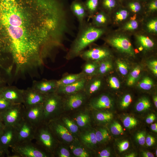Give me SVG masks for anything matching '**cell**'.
<instances>
[{
  "label": "cell",
  "mask_w": 157,
  "mask_h": 157,
  "mask_svg": "<svg viewBox=\"0 0 157 157\" xmlns=\"http://www.w3.org/2000/svg\"><path fill=\"white\" fill-rule=\"evenodd\" d=\"M15 0H0V44L15 62L24 63L40 53L47 40L42 9L35 15Z\"/></svg>",
  "instance_id": "cell-1"
},
{
  "label": "cell",
  "mask_w": 157,
  "mask_h": 157,
  "mask_svg": "<svg viewBox=\"0 0 157 157\" xmlns=\"http://www.w3.org/2000/svg\"><path fill=\"white\" fill-rule=\"evenodd\" d=\"M80 28V31L66 55L67 60L72 59L79 56L87 46L98 39L104 32L102 28L93 26L83 25Z\"/></svg>",
  "instance_id": "cell-2"
},
{
  "label": "cell",
  "mask_w": 157,
  "mask_h": 157,
  "mask_svg": "<svg viewBox=\"0 0 157 157\" xmlns=\"http://www.w3.org/2000/svg\"><path fill=\"white\" fill-rule=\"evenodd\" d=\"M12 157H47V154L32 142L17 143L10 147Z\"/></svg>",
  "instance_id": "cell-3"
},
{
  "label": "cell",
  "mask_w": 157,
  "mask_h": 157,
  "mask_svg": "<svg viewBox=\"0 0 157 157\" xmlns=\"http://www.w3.org/2000/svg\"><path fill=\"white\" fill-rule=\"evenodd\" d=\"M25 107L23 104H14L1 113L2 121L6 126H16L24 118Z\"/></svg>",
  "instance_id": "cell-4"
},
{
  "label": "cell",
  "mask_w": 157,
  "mask_h": 157,
  "mask_svg": "<svg viewBox=\"0 0 157 157\" xmlns=\"http://www.w3.org/2000/svg\"><path fill=\"white\" fill-rule=\"evenodd\" d=\"M16 127L17 143L30 142L34 140L36 127L24 118Z\"/></svg>",
  "instance_id": "cell-5"
},
{
  "label": "cell",
  "mask_w": 157,
  "mask_h": 157,
  "mask_svg": "<svg viewBox=\"0 0 157 157\" xmlns=\"http://www.w3.org/2000/svg\"><path fill=\"white\" fill-rule=\"evenodd\" d=\"M42 123L36 127L34 140L37 145L51 150L54 144L53 137L49 130L42 126Z\"/></svg>",
  "instance_id": "cell-6"
},
{
  "label": "cell",
  "mask_w": 157,
  "mask_h": 157,
  "mask_svg": "<svg viewBox=\"0 0 157 157\" xmlns=\"http://www.w3.org/2000/svg\"><path fill=\"white\" fill-rule=\"evenodd\" d=\"M60 102L59 97L56 92L46 94L42 104L43 122L48 119L56 112Z\"/></svg>",
  "instance_id": "cell-7"
},
{
  "label": "cell",
  "mask_w": 157,
  "mask_h": 157,
  "mask_svg": "<svg viewBox=\"0 0 157 157\" xmlns=\"http://www.w3.org/2000/svg\"><path fill=\"white\" fill-rule=\"evenodd\" d=\"M43 111L42 104L25 107L24 118L36 127L42 123Z\"/></svg>",
  "instance_id": "cell-8"
},
{
  "label": "cell",
  "mask_w": 157,
  "mask_h": 157,
  "mask_svg": "<svg viewBox=\"0 0 157 157\" xmlns=\"http://www.w3.org/2000/svg\"><path fill=\"white\" fill-rule=\"evenodd\" d=\"M24 90L14 86L2 87L0 88V95L13 104H23Z\"/></svg>",
  "instance_id": "cell-9"
},
{
  "label": "cell",
  "mask_w": 157,
  "mask_h": 157,
  "mask_svg": "<svg viewBox=\"0 0 157 157\" xmlns=\"http://www.w3.org/2000/svg\"><path fill=\"white\" fill-rule=\"evenodd\" d=\"M108 51L103 47H96L83 51L79 56L85 61L98 62L106 59L109 55Z\"/></svg>",
  "instance_id": "cell-10"
},
{
  "label": "cell",
  "mask_w": 157,
  "mask_h": 157,
  "mask_svg": "<svg viewBox=\"0 0 157 157\" xmlns=\"http://www.w3.org/2000/svg\"><path fill=\"white\" fill-rule=\"evenodd\" d=\"M46 95L35 90L32 87L24 90L23 104L25 107L42 104Z\"/></svg>",
  "instance_id": "cell-11"
},
{
  "label": "cell",
  "mask_w": 157,
  "mask_h": 157,
  "mask_svg": "<svg viewBox=\"0 0 157 157\" xmlns=\"http://www.w3.org/2000/svg\"><path fill=\"white\" fill-rule=\"evenodd\" d=\"M17 143V131L16 126H6L0 136V146L7 150Z\"/></svg>",
  "instance_id": "cell-12"
},
{
  "label": "cell",
  "mask_w": 157,
  "mask_h": 157,
  "mask_svg": "<svg viewBox=\"0 0 157 157\" xmlns=\"http://www.w3.org/2000/svg\"><path fill=\"white\" fill-rule=\"evenodd\" d=\"M111 45L120 51L131 56L134 55V52L129 40L125 36L118 35L110 38L108 40Z\"/></svg>",
  "instance_id": "cell-13"
},
{
  "label": "cell",
  "mask_w": 157,
  "mask_h": 157,
  "mask_svg": "<svg viewBox=\"0 0 157 157\" xmlns=\"http://www.w3.org/2000/svg\"><path fill=\"white\" fill-rule=\"evenodd\" d=\"M33 88L44 94L56 92L58 86L57 80H51L34 82Z\"/></svg>",
  "instance_id": "cell-14"
},
{
  "label": "cell",
  "mask_w": 157,
  "mask_h": 157,
  "mask_svg": "<svg viewBox=\"0 0 157 157\" xmlns=\"http://www.w3.org/2000/svg\"><path fill=\"white\" fill-rule=\"evenodd\" d=\"M87 77H85L73 83L58 87L56 92L58 93L70 94L84 90Z\"/></svg>",
  "instance_id": "cell-15"
},
{
  "label": "cell",
  "mask_w": 157,
  "mask_h": 157,
  "mask_svg": "<svg viewBox=\"0 0 157 157\" xmlns=\"http://www.w3.org/2000/svg\"><path fill=\"white\" fill-rule=\"evenodd\" d=\"M79 91L69 94V96L66 101V105L71 109H74L81 106L83 103L85 97L84 94Z\"/></svg>",
  "instance_id": "cell-16"
},
{
  "label": "cell",
  "mask_w": 157,
  "mask_h": 157,
  "mask_svg": "<svg viewBox=\"0 0 157 157\" xmlns=\"http://www.w3.org/2000/svg\"><path fill=\"white\" fill-rule=\"evenodd\" d=\"M91 105L93 108L97 110L109 109L112 106V102L108 96L103 95L93 100Z\"/></svg>",
  "instance_id": "cell-17"
},
{
  "label": "cell",
  "mask_w": 157,
  "mask_h": 157,
  "mask_svg": "<svg viewBox=\"0 0 157 157\" xmlns=\"http://www.w3.org/2000/svg\"><path fill=\"white\" fill-rule=\"evenodd\" d=\"M71 10L72 13L78 19L79 22L80 27H81L83 25V21L86 14L85 7L81 3L75 1L72 4Z\"/></svg>",
  "instance_id": "cell-18"
},
{
  "label": "cell",
  "mask_w": 157,
  "mask_h": 157,
  "mask_svg": "<svg viewBox=\"0 0 157 157\" xmlns=\"http://www.w3.org/2000/svg\"><path fill=\"white\" fill-rule=\"evenodd\" d=\"M86 77L81 72L77 74L67 75L57 80L58 87L73 83Z\"/></svg>",
  "instance_id": "cell-19"
},
{
  "label": "cell",
  "mask_w": 157,
  "mask_h": 157,
  "mask_svg": "<svg viewBox=\"0 0 157 157\" xmlns=\"http://www.w3.org/2000/svg\"><path fill=\"white\" fill-rule=\"evenodd\" d=\"M51 125L54 132L64 140L68 142L72 141L73 137L71 133L64 126L60 124H51Z\"/></svg>",
  "instance_id": "cell-20"
},
{
  "label": "cell",
  "mask_w": 157,
  "mask_h": 157,
  "mask_svg": "<svg viewBox=\"0 0 157 157\" xmlns=\"http://www.w3.org/2000/svg\"><path fill=\"white\" fill-rule=\"evenodd\" d=\"M96 62L90 61H86L83 64L81 72L88 78L95 74H97L99 64Z\"/></svg>",
  "instance_id": "cell-21"
},
{
  "label": "cell",
  "mask_w": 157,
  "mask_h": 157,
  "mask_svg": "<svg viewBox=\"0 0 157 157\" xmlns=\"http://www.w3.org/2000/svg\"><path fill=\"white\" fill-rule=\"evenodd\" d=\"M101 85L102 81L100 79L90 80L89 78H88L83 90L88 94H91L97 91Z\"/></svg>",
  "instance_id": "cell-22"
},
{
  "label": "cell",
  "mask_w": 157,
  "mask_h": 157,
  "mask_svg": "<svg viewBox=\"0 0 157 157\" xmlns=\"http://www.w3.org/2000/svg\"><path fill=\"white\" fill-rule=\"evenodd\" d=\"M105 59L101 61L99 64L97 74L104 75L112 69V66L111 63L108 60H105Z\"/></svg>",
  "instance_id": "cell-23"
},
{
  "label": "cell",
  "mask_w": 157,
  "mask_h": 157,
  "mask_svg": "<svg viewBox=\"0 0 157 157\" xmlns=\"http://www.w3.org/2000/svg\"><path fill=\"white\" fill-rule=\"evenodd\" d=\"M82 139L83 142L88 145H94L97 142L95 133L93 131L85 133L82 136Z\"/></svg>",
  "instance_id": "cell-24"
},
{
  "label": "cell",
  "mask_w": 157,
  "mask_h": 157,
  "mask_svg": "<svg viewBox=\"0 0 157 157\" xmlns=\"http://www.w3.org/2000/svg\"><path fill=\"white\" fill-rule=\"evenodd\" d=\"M140 72V67L137 66L131 72L127 81V84L128 86H131L134 84L138 78Z\"/></svg>",
  "instance_id": "cell-25"
},
{
  "label": "cell",
  "mask_w": 157,
  "mask_h": 157,
  "mask_svg": "<svg viewBox=\"0 0 157 157\" xmlns=\"http://www.w3.org/2000/svg\"><path fill=\"white\" fill-rule=\"evenodd\" d=\"M151 106V104L149 100L145 97L141 99L138 102L136 106V109L138 112L144 111Z\"/></svg>",
  "instance_id": "cell-26"
},
{
  "label": "cell",
  "mask_w": 157,
  "mask_h": 157,
  "mask_svg": "<svg viewBox=\"0 0 157 157\" xmlns=\"http://www.w3.org/2000/svg\"><path fill=\"white\" fill-rule=\"evenodd\" d=\"M138 40L142 46L146 49L151 48L154 45V42L148 37L140 35L138 37Z\"/></svg>",
  "instance_id": "cell-27"
},
{
  "label": "cell",
  "mask_w": 157,
  "mask_h": 157,
  "mask_svg": "<svg viewBox=\"0 0 157 157\" xmlns=\"http://www.w3.org/2000/svg\"><path fill=\"white\" fill-rule=\"evenodd\" d=\"M97 142H103L109 139V135L107 131L105 129H100L95 133Z\"/></svg>",
  "instance_id": "cell-28"
},
{
  "label": "cell",
  "mask_w": 157,
  "mask_h": 157,
  "mask_svg": "<svg viewBox=\"0 0 157 157\" xmlns=\"http://www.w3.org/2000/svg\"><path fill=\"white\" fill-rule=\"evenodd\" d=\"M153 83L152 79L149 77H146L143 78L139 83L138 85L141 89L148 90L152 87Z\"/></svg>",
  "instance_id": "cell-29"
},
{
  "label": "cell",
  "mask_w": 157,
  "mask_h": 157,
  "mask_svg": "<svg viewBox=\"0 0 157 157\" xmlns=\"http://www.w3.org/2000/svg\"><path fill=\"white\" fill-rule=\"evenodd\" d=\"M124 126L127 128H131L135 127L137 124V119L132 117L127 116L123 120Z\"/></svg>",
  "instance_id": "cell-30"
},
{
  "label": "cell",
  "mask_w": 157,
  "mask_h": 157,
  "mask_svg": "<svg viewBox=\"0 0 157 157\" xmlns=\"http://www.w3.org/2000/svg\"><path fill=\"white\" fill-rule=\"evenodd\" d=\"M76 121L78 125L80 127H83L89 122V117L87 114H81L77 117Z\"/></svg>",
  "instance_id": "cell-31"
},
{
  "label": "cell",
  "mask_w": 157,
  "mask_h": 157,
  "mask_svg": "<svg viewBox=\"0 0 157 157\" xmlns=\"http://www.w3.org/2000/svg\"><path fill=\"white\" fill-rule=\"evenodd\" d=\"M113 117V114L109 113L100 112L96 115V118L98 120L104 122L110 121Z\"/></svg>",
  "instance_id": "cell-32"
},
{
  "label": "cell",
  "mask_w": 157,
  "mask_h": 157,
  "mask_svg": "<svg viewBox=\"0 0 157 157\" xmlns=\"http://www.w3.org/2000/svg\"><path fill=\"white\" fill-rule=\"evenodd\" d=\"M73 154L76 156L79 157H88L89 155L84 149L80 147H74L73 146H70Z\"/></svg>",
  "instance_id": "cell-33"
},
{
  "label": "cell",
  "mask_w": 157,
  "mask_h": 157,
  "mask_svg": "<svg viewBox=\"0 0 157 157\" xmlns=\"http://www.w3.org/2000/svg\"><path fill=\"white\" fill-rule=\"evenodd\" d=\"M98 0H88L86 3V9L89 13L95 11L98 6Z\"/></svg>",
  "instance_id": "cell-34"
},
{
  "label": "cell",
  "mask_w": 157,
  "mask_h": 157,
  "mask_svg": "<svg viewBox=\"0 0 157 157\" xmlns=\"http://www.w3.org/2000/svg\"><path fill=\"white\" fill-rule=\"evenodd\" d=\"M107 21V18L105 15L102 13H99L94 16V21L97 25H101L104 24Z\"/></svg>",
  "instance_id": "cell-35"
},
{
  "label": "cell",
  "mask_w": 157,
  "mask_h": 157,
  "mask_svg": "<svg viewBox=\"0 0 157 157\" xmlns=\"http://www.w3.org/2000/svg\"><path fill=\"white\" fill-rule=\"evenodd\" d=\"M110 131L114 135H119L123 133V130L121 125L118 122H114L110 126Z\"/></svg>",
  "instance_id": "cell-36"
},
{
  "label": "cell",
  "mask_w": 157,
  "mask_h": 157,
  "mask_svg": "<svg viewBox=\"0 0 157 157\" xmlns=\"http://www.w3.org/2000/svg\"><path fill=\"white\" fill-rule=\"evenodd\" d=\"M14 105L10 101L0 95V112H2Z\"/></svg>",
  "instance_id": "cell-37"
},
{
  "label": "cell",
  "mask_w": 157,
  "mask_h": 157,
  "mask_svg": "<svg viewBox=\"0 0 157 157\" xmlns=\"http://www.w3.org/2000/svg\"><path fill=\"white\" fill-rule=\"evenodd\" d=\"M64 121L71 132L76 133L78 131V127L73 122L67 118H65Z\"/></svg>",
  "instance_id": "cell-38"
},
{
  "label": "cell",
  "mask_w": 157,
  "mask_h": 157,
  "mask_svg": "<svg viewBox=\"0 0 157 157\" xmlns=\"http://www.w3.org/2000/svg\"><path fill=\"white\" fill-rule=\"evenodd\" d=\"M117 65L119 72L123 75H126L128 72L127 66L122 61L118 60L117 62Z\"/></svg>",
  "instance_id": "cell-39"
},
{
  "label": "cell",
  "mask_w": 157,
  "mask_h": 157,
  "mask_svg": "<svg viewBox=\"0 0 157 157\" xmlns=\"http://www.w3.org/2000/svg\"><path fill=\"white\" fill-rule=\"evenodd\" d=\"M132 101L131 95L127 94L124 96L123 98L121 103V106L123 108L127 107L131 104Z\"/></svg>",
  "instance_id": "cell-40"
},
{
  "label": "cell",
  "mask_w": 157,
  "mask_h": 157,
  "mask_svg": "<svg viewBox=\"0 0 157 157\" xmlns=\"http://www.w3.org/2000/svg\"><path fill=\"white\" fill-rule=\"evenodd\" d=\"M128 15V12L126 10H122L116 13L115 19L117 21H121L126 19Z\"/></svg>",
  "instance_id": "cell-41"
},
{
  "label": "cell",
  "mask_w": 157,
  "mask_h": 157,
  "mask_svg": "<svg viewBox=\"0 0 157 157\" xmlns=\"http://www.w3.org/2000/svg\"><path fill=\"white\" fill-rule=\"evenodd\" d=\"M110 87L114 89H118L120 86V83L118 78L115 77H112L109 80Z\"/></svg>",
  "instance_id": "cell-42"
},
{
  "label": "cell",
  "mask_w": 157,
  "mask_h": 157,
  "mask_svg": "<svg viewBox=\"0 0 157 157\" xmlns=\"http://www.w3.org/2000/svg\"><path fill=\"white\" fill-rule=\"evenodd\" d=\"M136 139L139 144L144 145L145 143V132L142 131L138 133L136 135Z\"/></svg>",
  "instance_id": "cell-43"
},
{
  "label": "cell",
  "mask_w": 157,
  "mask_h": 157,
  "mask_svg": "<svg viewBox=\"0 0 157 157\" xmlns=\"http://www.w3.org/2000/svg\"><path fill=\"white\" fill-rule=\"evenodd\" d=\"M147 28L150 32L156 33L157 32V20L156 19H153L147 24Z\"/></svg>",
  "instance_id": "cell-44"
},
{
  "label": "cell",
  "mask_w": 157,
  "mask_h": 157,
  "mask_svg": "<svg viewBox=\"0 0 157 157\" xmlns=\"http://www.w3.org/2000/svg\"><path fill=\"white\" fill-rule=\"evenodd\" d=\"M138 26V22L135 20H132L127 23L124 26V29L128 30H134Z\"/></svg>",
  "instance_id": "cell-45"
},
{
  "label": "cell",
  "mask_w": 157,
  "mask_h": 157,
  "mask_svg": "<svg viewBox=\"0 0 157 157\" xmlns=\"http://www.w3.org/2000/svg\"><path fill=\"white\" fill-rule=\"evenodd\" d=\"M129 6L131 10L134 13L139 11L141 8L140 3L137 2H133L130 3Z\"/></svg>",
  "instance_id": "cell-46"
},
{
  "label": "cell",
  "mask_w": 157,
  "mask_h": 157,
  "mask_svg": "<svg viewBox=\"0 0 157 157\" xmlns=\"http://www.w3.org/2000/svg\"><path fill=\"white\" fill-rule=\"evenodd\" d=\"M129 146V143L127 140H125L119 143L118 147L120 152H122L126 150Z\"/></svg>",
  "instance_id": "cell-47"
},
{
  "label": "cell",
  "mask_w": 157,
  "mask_h": 157,
  "mask_svg": "<svg viewBox=\"0 0 157 157\" xmlns=\"http://www.w3.org/2000/svg\"><path fill=\"white\" fill-rule=\"evenodd\" d=\"M116 4L115 0H104L103 4L106 8L110 9L114 8Z\"/></svg>",
  "instance_id": "cell-48"
},
{
  "label": "cell",
  "mask_w": 157,
  "mask_h": 157,
  "mask_svg": "<svg viewBox=\"0 0 157 157\" xmlns=\"http://www.w3.org/2000/svg\"><path fill=\"white\" fill-rule=\"evenodd\" d=\"M149 65L154 74L156 76H157V61L154 60L150 62L149 63Z\"/></svg>",
  "instance_id": "cell-49"
},
{
  "label": "cell",
  "mask_w": 157,
  "mask_h": 157,
  "mask_svg": "<svg viewBox=\"0 0 157 157\" xmlns=\"http://www.w3.org/2000/svg\"><path fill=\"white\" fill-rule=\"evenodd\" d=\"M58 155L60 157H69L70 154L67 149L65 148H62L60 149L58 153Z\"/></svg>",
  "instance_id": "cell-50"
},
{
  "label": "cell",
  "mask_w": 157,
  "mask_h": 157,
  "mask_svg": "<svg viewBox=\"0 0 157 157\" xmlns=\"http://www.w3.org/2000/svg\"><path fill=\"white\" fill-rule=\"evenodd\" d=\"M155 142V139L151 136L148 135L145 139V143L149 147L152 146Z\"/></svg>",
  "instance_id": "cell-51"
},
{
  "label": "cell",
  "mask_w": 157,
  "mask_h": 157,
  "mask_svg": "<svg viewBox=\"0 0 157 157\" xmlns=\"http://www.w3.org/2000/svg\"><path fill=\"white\" fill-rule=\"evenodd\" d=\"M156 119L155 115L153 113L149 114L146 119V122L148 124L152 123Z\"/></svg>",
  "instance_id": "cell-52"
},
{
  "label": "cell",
  "mask_w": 157,
  "mask_h": 157,
  "mask_svg": "<svg viewBox=\"0 0 157 157\" xmlns=\"http://www.w3.org/2000/svg\"><path fill=\"white\" fill-rule=\"evenodd\" d=\"M110 151L107 149L102 150L99 153V156L101 157H108L110 155Z\"/></svg>",
  "instance_id": "cell-53"
},
{
  "label": "cell",
  "mask_w": 157,
  "mask_h": 157,
  "mask_svg": "<svg viewBox=\"0 0 157 157\" xmlns=\"http://www.w3.org/2000/svg\"><path fill=\"white\" fill-rule=\"evenodd\" d=\"M149 9L151 10H155L157 9V1L154 0L152 1L149 4Z\"/></svg>",
  "instance_id": "cell-54"
},
{
  "label": "cell",
  "mask_w": 157,
  "mask_h": 157,
  "mask_svg": "<svg viewBox=\"0 0 157 157\" xmlns=\"http://www.w3.org/2000/svg\"><path fill=\"white\" fill-rule=\"evenodd\" d=\"M143 156L144 157H154L153 154L149 152L144 151L142 153Z\"/></svg>",
  "instance_id": "cell-55"
},
{
  "label": "cell",
  "mask_w": 157,
  "mask_h": 157,
  "mask_svg": "<svg viewBox=\"0 0 157 157\" xmlns=\"http://www.w3.org/2000/svg\"><path fill=\"white\" fill-rule=\"evenodd\" d=\"M150 127L153 131L156 133L157 132V124L156 123L152 124L151 125Z\"/></svg>",
  "instance_id": "cell-56"
},
{
  "label": "cell",
  "mask_w": 157,
  "mask_h": 157,
  "mask_svg": "<svg viewBox=\"0 0 157 157\" xmlns=\"http://www.w3.org/2000/svg\"><path fill=\"white\" fill-rule=\"evenodd\" d=\"M5 127L4 124H3L1 121H0V136L3 133Z\"/></svg>",
  "instance_id": "cell-57"
},
{
  "label": "cell",
  "mask_w": 157,
  "mask_h": 157,
  "mask_svg": "<svg viewBox=\"0 0 157 157\" xmlns=\"http://www.w3.org/2000/svg\"><path fill=\"white\" fill-rule=\"evenodd\" d=\"M4 151L8 152V151H7V150L5 149L0 146V156H1L2 155Z\"/></svg>",
  "instance_id": "cell-58"
},
{
  "label": "cell",
  "mask_w": 157,
  "mask_h": 157,
  "mask_svg": "<svg viewBox=\"0 0 157 157\" xmlns=\"http://www.w3.org/2000/svg\"><path fill=\"white\" fill-rule=\"evenodd\" d=\"M153 100L154 104L155 107H157V96H155L153 98Z\"/></svg>",
  "instance_id": "cell-59"
},
{
  "label": "cell",
  "mask_w": 157,
  "mask_h": 157,
  "mask_svg": "<svg viewBox=\"0 0 157 157\" xmlns=\"http://www.w3.org/2000/svg\"><path fill=\"white\" fill-rule=\"evenodd\" d=\"M135 156V154L134 153H131L127 155H126V157H134Z\"/></svg>",
  "instance_id": "cell-60"
},
{
  "label": "cell",
  "mask_w": 157,
  "mask_h": 157,
  "mask_svg": "<svg viewBox=\"0 0 157 157\" xmlns=\"http://www.w3.org/2000/svg\"><path fill=\"white\" fill-rule=\"evenodd\" d=\"M143 49V47L142 46L139 48V50L140 51H142Z\"/></svg>",
  "instance_id": "cell-61"
},
{
  "label": "cell",
  "mask_w": 157,
  "mask_h": 157,
  "mask_svg": "<svg viewBox=\"0 0 157 157\" xmlns=\"http://www.w3.org/2000/svg\"><path fill=\"white\" fill-rule=\"evenodd\" d=\"M2 83V79L1 78V77L0 76V86H1V84ZM1 87H0V88Z\"/></svg>",
  "instance_id": "cell-62"
},
{
  "label": "cell",
  "mask_w": 157,
  "mask_h": 157,
  "mask_svg": "<svg viewBox=\"0 0 157 157\" xmlns=\"http://www.w3.org/2000/svg\"><path fill=\"white\" fill-rule=\"evenodd\" d=\"M2 121V119H1V113L0 112V121Z\"/></svg>",
  "instance_id": "cell-63"
},
{
  "label": "cell",
  "mask_w": 157,
  "mask_h": 157,
  "mask_svg": "<svg viewBox=\"0 0 157 157\" xmlns=\"http://www.w3.org/2000/svg\"><path fill=\"white\" fill-rule=\"evenodd\" d=\"M157 149H156V156L157 155Z\"/></svg>",
  "instance_id": "cell-64"
}]
</instances>
